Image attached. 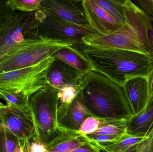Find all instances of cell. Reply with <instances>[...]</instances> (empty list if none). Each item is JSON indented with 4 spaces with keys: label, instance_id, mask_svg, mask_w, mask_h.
Returning <instances> with one entry per match:
<instances>
[{
    "label": "cell",
    "instance_id": "1",
    "mask_svg": "<svg viewBox=\"0 0 153 152\" xmlns=\"http://www.w3.org/2000/svg\"><path fill=\"white\" fill-rule=\"evenodd\" d=\"M75 46L93 71L122 87L132 79L147 77L153 68V58L148 54L130 50L96 48L84 44Z\"/></svg>",
    "mask_w": 153,
    "mask_h": 152
},
{
    "label": "cell",
    "instance_id": "2",
    "mask_svg": "<svg viewBox=\"0 0 153 152\" xmlns=\"http://www.w3.org/2000/svg\"><path fill=\"white\" fill-rule=\"evenodd\" d=\"M80 91L86 109L96 118L128 120L133 116L122 87L98 72L85 74Z\"/></svg>",
    "mask_w": 153,
    "mask_h": 152
},
{
    "label": "cell",
    "instance_id": "3",
    "mask_svg": "<svg viewBox=\"0 0 153 152\" xmlns=\"http://www.w3.org/2000/svg\"><path fill=\"white\" fill-rule=\"evenodd\" d=\"M73 42L56 41L33 36L0 59V73L36 64L60 49L72 46Z\"/></svg>",
    "mask_w": 153,
    "mask_h": 152
},
{
    "label": "cell",
    "instance_id": "4",
    "mask_svg": "<svg viewBox=\"0 0 153 152\" xmlns=\"http://www.w3.org/2000/svg\"><path fill=\"white\" fill-rule=\"evenodd\" d=\"M59 90L48 84L29 99L35 129V137L48 143L57 134L59 129L57 112Z\"/></svg>",
    "mask_w": 153,
    "mask_h": 152
},
{
    "label": "cell",
    "instance_id": "5",
    "mask_svg": "<svg viewBox=\"0 0 153 152\" xmlns=\"http://www.w3.org/2000/svg\"><path fill=\"white\" fill-rule=\"evenodd\" d=\"M54 59L50 56L36 64L0 73V90L17 91L29 98L48 84L47 72Z\"/></svg>",
    "mask_w": 153,
    "mask_h": 152
},
{
    "label": "cell",
    "instance_id": "6",
    "mask_svg": "<svg viewBox=\"0 0 153 152\" xmlns=\"http://www.w3.org/2000/svg\"><path fill=\"white\" fill-rule=\"evenodd\" d=\"M36 13L39 21L37 34L42 38L80 45L84 44V37L90 34H98L92 28L73 24L42 9Z\"/></svg>",
    "mask_w": 153,
    "mask_h": 152
},
{
    "label": "cell",
    "instance_id": "7",
    "mask_svg": "<svg viewBox=\"0 0 153 152\" xmlns=\"http://www.w3.org/2000/svg\"><path fill=\"white\" fill-rule=\"evenodd\" d=\"M38 23L36 12L14 11L0 29V59L25 39L37 35Z\"/></svg>",
    "mask_w": 153,
    "mask_h": 152
},
{
    "label": "cell",
    "instance_id": "8",
    "mask_svg": "<svg viewBox=\"0 0 153 152\" xmlns=\"http://www.w3.org/2000/svg\"><path fill=\"white\" fill-rule=\"evenodd\" d=\"M0 126L23 140L35 137V129L30 109L8 106L0 102Z\"/></svg>",
    "mask_w": 153,
    "mask_h": 152
},
{
    "label": "cell",
    "instance_id": "9",
    "mask_svg": "<svg viewBox=\"0 0 153 152\" xmlns=\"http://www.w3.org/2000/svg\"><path fill=\"white\" fill-rule=\"evenodd\" d=\"M40 9L73 24L92 28L85 17L82 1L42 0Z\"/></svg>",
    "mask_w": 153,
    "mask_h": 152
},
{
    "label": "cell",
    "instance_id": "10",
    "mask_svg": "<svg viewBox=\"0 0 153 152\" xmlns=\"http://www.w3.org/2000/svg\"><path fill=\"white\" fill-rule=\"evenodd\" d=\"M85 74L54 58L47 72V82L48 84L58 90L69 87L81 89Z\"/></svg>",
    "mask_w": 153,
    "mask_h": 152
},
{
    "label": "cell",
    "instance_id": "11",
    "mask_svg": "<svg viewBox=\"0 0 153 152\" xmlns=\"http://www.w3.org/2000/svg\"><path fill=\"white\" fill-rule=\"evenodd\" d=\"M90 116H92L85 105L80 91L70 104L59 105L58 125L62 128L78 131L84 120Z\"/></svg>",
    "mask_w": 153,
    "mask_h": 152
},
{
    "label": "cell",
    "instance_id": "12",
    "mask_svg": "<svg viewBox=\"0 0 153 152\" xmlns=\"http://www.w3.org/2000/svg\"><path fill=\"white\" fill-rule=\"evenodd\" d=\"M82 5L89 25L99 35H109L123 26L93 0H83Z\"/></svg>",
    "mask_w": 153,
    "mask_h": 152
},
{
    "label": "cell",
    "instance_id": "13",
    "mask_svg": "<svg viewBox=\"0 0 153 152\" xmlns=\"http://www.w3.org/2000/svg\"><path fill=\"white\" fill-rule=\"evenodd\" d=\"M133 116L143 109L148 103L147 77H138L127 81L122 87Z\"/></svg>",
    "mask_w": 153,
    "mask_h": 152
},
{
    "label": "cell",
    "instance_id": "14",
    "mask_svg": "<svg viewBox=\"0 0 153 152\" xmlns=\"http://www.w3.org/2000/svg\"><path fill=\"white\" fill-rule=\"evenodd\" d=\"M88 142L78 131L59 127L57 134L45 145L48 152H71Z\"/></svg>",
    "mask_w": 153,
    "mask_h": 152
},
{
    "label": "cell",
    "instance_id": "15",
    "mask_svg": "<svg viewBox=\"0 0 153 152\" xmlns=\"http://www.w3.org/2000/svg\"><path fill=\"white\" fill-rule=\"evenodd\" d=\"M153 129V101L128 120L127 134L135 137H146Z\"/></svg>",
    "mask_w": 153,
    "mask_h": 152
},
{
    "label": "cell",
    "instance_id": "16",
    "mask_svg": "<svg viewBox=\"0 0 153 152\" xmlns=\"http://www.w3.org/2000/svg\"><path fill=\"white\" fill-rule=\"evenodd\" d=\"M53 56L85 74L93 70L89 62L76 49L75 45L60 49Z\"/></svg>",
    "mask_w": 153,
    "mask_h": 152
},
{
    "label": "cell",
    "instance_id": "17",
    "mask_svg": "<svg viewBox=\"0 0 153 152\" xmlns=\"http://www.w3.org/2000/svg\"><path fill=\"white\" fill-rule=\"evenodd\" d=\"M128 120H100V125L94 135H109L123 137L127 134Z\"/></svg>",
    "mask_w": 153,
    "mask_h": 152
},
{
    "label": "cell",
    "instance_id": "18",
    "mask_svg": "<svg viewBox=\"0 0 153 152\" xmlns=\"http://www.w3.org/2000/svg\"><path fill=\"white\" fill-rule=\"evenodd\" d=\"M146 137L125 135L115 142L105 146H99L101 151L105 152H124L147 139Z\"/></svg>",
    "mask_w": 153,
    "mask_h": 152
},
{
    "label": "cell",
    "instance_id": "19",
    "mask_svg": "<svg viewBox=\"0 0 153 152\" xmlns=\"http://www.w3.org/2000/svg\"><path fill=\"white\" fill-rule=\"evenodd\" d=\"M113 18L124 26L126 23L123 0H93Z\"/></svg>",
    "mask_w": 153,
    "mask_h": 152
},
{
    "label": "cell",
    "instance_id": "20",
    "mask_svg": "<svg viewBox=\"0 0 153 152\" xmlns=\"http://www.w3.org/2000/svg\"><path fill=\"white\" fill-rule=\"evenodd\" d=\"M6 105L21 109H30L29 99L22 93L12 90H0Z\"/></svg>",
    "mask_w": 153,
    "mask_h": 152
},
{
    "label": "cell",
    "instance_id": "21",
    "mask_svg": "<svg viewBox=\"0 0 153 152\" xmlns=\"http://www.w3.org/2000/svg\"><path fill=\"white\" fill-rule=\"evenodd\" d=\"M21 140L0 126V152H15Z\"/></svg>",
    "mask_w": 153,
    "mask_h": 152
},
{
    "label": "cell",
    "instance_id": "22",
    "mask_svg": "<svg viewBox=\"0 0 153 152\" xmlns=\"http://www.w3.org/2000/svg\"><path fill=\"white\" fill-rule=\"evenodd\" d=\"M42 0H8V4L15 11L35 12L41 9Z\"/></svg>",
    "mask_w": 153,
    "mask_h": 152
},
{
    "label": "cell",
    "instance_id": "23",
    "mask_svg": "<svg viewBox=\"0 0 153 152\" xmlns=\"http://www.w3.org/2000/svg\"><path fill=\"white\" fill-rule=\"evenodd\" d=\"M100 123V119L90 116L84 120L78 132L83 136L93 134L98 129Z\"/></svg>",
    "mask_w": 153,
    "mask_h": 152
},
{
    "label": "cell",
    "instance_id": "24",
    "mask_svg": "<svg viewBox=\"0 0 153 152\" xmlns=\"http://www.w3.org/2000/svg\"><path fill=\"white\" fill-rule=\"evenodd\" d=\"M80 90L74 87H69L59 90L58 95L59 105L70 104Z\"/></svg>",
    "mask_w": 153,
    "mask_h": 152
},
{
    "label": "cell",
    "instance_id": "25",
    "mask_svg": "<svg viewBox=\"0 0 153 152\" xmlns=\"http://www.w3.org/2000/svg\"><path fill=\"white\" fill-rule=\"evenodd\" d=\"M14 11L7 1H0V29Z\"/></svg>",
    "mask_w": 153,
    "mask_h": 152
},
{
    "label": "cell",
    "instance_id": "26",
    "mask_svg": "<svg viewBox=\"0 0 153 152\" xmlns=\"http://www.w3.org/2000/svg\"><path fill=\"white\" fill-rule=\"evenodd\" d=\"M133 2L147 15L151 21L153 20V0L136 1Z\"/></svg>",
    "mask_w": 153,
    "mask_h": 152
},
{
    "label": "cell",
    "instance_id": "27",
    "mask_svg": "<svg viewBox=\"0 0 153 152\" xmlns=\"http://www.w3.org/2000/svg\"><path fill=\"white\" fill-rule=\"evenodd\" d=\"M29 152H48L45 144L36 137L30 140Z\"/></svg>",
    "mask_w": 153,
    "mask_h": 152
},
{
    "label": "cell",
    "instance_id": "28",
    "mask_svg": "<svg viewBox=\"0 0 153 152\" xmlns=\"http://www.w3.org/2000/svg\"><path fill=\"white\" fill-rule=\"evenodd\" d=\"M100 148L95 145L88 142L71 152H101Z\"/></svg>",
    "mask_w": 153,
    "mask_h": 152
},
{
    "label": "cell",
    "instance_id": "29",
    "mask_svg": "<svg viewBox=\"0 0 153 152\" xmlns=\"http://www.w3.org/2000/svg\"><path fill=\"white\" fill-rule=\"evenodd\" d=\"M147 80L148 90V104L153 101V68L147 76Z\"/></svg>",
    "mask_w": 153,
    "mask_h": 152
},
{
    "label": "cell",
    "instance_id": "30",
    "mask_svg": "<svg viewBox=\"0 0 153 152\" xmlns=\"http://www.w3.org/2000/svg\"><path fill=\"white\" fill-rule=\"evenodd\" d=\"M152 135V130L149 134V137L139 144L137 152H149Z\"/></svg>",
    "mask_w": 153,
    "mask_h": 152
},
{
    "label": "cell",
    "instance_id": "31",
    "mask_svg": "<svg viewBox=\"0 0 153 152\" xmlns=\"http://www.w3.org/2000/svg\"><path fill=\"white\" fill-rule=\"evenodd\" d=\"M152 25L148 31V36L151 48V55L153 58V20L151 21Z\"/></svg>",
    "mask_w": 153,
    "mask_h": 152
},
{
    "label": "cell",
    "instance_id": "32",
    "mask_svg": "<svg viewBox=\"0 0 153 152\" xmlns=\"http://www.w3.org/2000/svg\"><path fill=\"white\" fill-rule=\"evenodd\" d=\"M140 144L134 145V146L131 147V148H130V149H128L127 151L124 152H137V149H138V146H139V145Z\"/></svg>",
    "mask_w": 153,
    "mask_h": 152
},
{
    "label": "cell",
    "instance_id": "33",
    "mask_svg": "<svg viewBox=\"0 0 153 152\" xmlns=\"http://www.w3.org/2000/svg\"><path fill=\"white\" fill-rule=\"evenodd\" d=\"M152 131V139H151L149 152H153V129Z\"/></svg>",
    "mask_w": 153,
    "mask_h": 152
},
{
    "label": "cell",
    "instance_id": "34",
    "mask_svg": "<svg viewBox=\"0 0 153 152\" xmlns=\"http://www.w3.org/2000/svg\"><path fill=\"white\" fill-rule=\"evenodd\" d=\"M101 152H102V151H101Z\"/></svg>",
    "mask_w": 153,
    "mask_h": 152
}]
</instances>
